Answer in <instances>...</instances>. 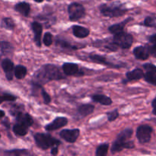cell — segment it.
<instances>
[{"instance_id":"1","label":"cell","mask_w":156,"mask_h":156,"mask_svg":"<svg viewBox=\"0 0 156 156\" xmlns=\"http://www.w3.org/2000/svg\"><path fill=\"white\" fill-rule=\"evenodd\" d=\"M66 78L57 66L54 64H45L35 72L32 82L43 86L51 81L61 80Z\"/></svg>"},{"instance_id":"2","label":"cell","mask_w":156,"mask_h":156,"mask_svg":"<svg viewBox=\"0 0 156 156\" xmlns=\"http://www.w3.org/2000/svg\"><path fill=\"white\" fill-rule=\"evenodd\" d=\"M133 133V130L131 128H126L122 130L117 135V138L113 143L111 150V153L116 154L126 149H133L135 147L133 141L129 140V139L132 137Z\"/></svg>"},{"instance_id":"3","label":"cell","mask_w":156,"mask_h":156,"mask_svg":"<svg viewBox=\"0 0 156 156\" xmlns=\"http://www.w3.org/2000/svg\"><path fill=\"white\" fill-rule=\"evenodd\" d=\"M99 10L101 14L105 17L108 18H118L123 16L128 9L123 4H101L99 6Z\"/></svg>"},{"instance_id":"4","label":"cell","mask_w":156,"mask_h":156,"mask_svg":"<svg viewBox=\"0 0 156 156\" xmlns=\"http://www.w3.org/2000/svg\"><path fill=\"white\" fill-rule=\"evenodd\" d=\"M36 146L42 150L51 149L55 146H60L61 142L49 133H37L34 136Z\"/></svg>"},{"instance_id":"5","label":"cell","mask_w":156,"mask_h":156,"mask_svg":"<svg viewBox=\"0 0 156 156\" xmlns=\"http://www.w3.org/2000/svg\"><path fill=\"white\" fill-rule=\"evenodd\" d=\"M112 41L119 47L122 49H129L133 43V37L131 34L123 31L114 34Z\"/></svg>"},{"instance_id":"6","label":"cell","mask_w":156,"mask_h":156,"mask_svg":"<svg viewBox=\"0 0 156 156\" xmlns=\"http://www.w3.org/2000/svg\"><path fill=\"white\" fill-rule=\"evenodd\" d=\"M69 18L71 21H77L85 17L86 12L82 4L78 2H72L68 6Z\"/></svg>"},{"instance_id":"7","label":"cell","mask_w":156,"mask_h":156,"mask_svg":"<svg viewBox=\"0 0 156 156\" xmlns=\"http://www.w3.org/2000/svg\"><path fill=\"white\" fill-rule=\"evenodd\" d=\"M153 129L147 124L140 125L136 129V138L140 144H146L150 142Z\"/></svg>"},{"instance_id":"8","label":"cell","mask_w":156,"mask_h":156,"mask_svg":"<svg viewBox=\"0 0 156 156\" xmlns=\"http://www.w3.org/2000/svg\"><path fill=\"white\" fill-rule=\"evenodd\" d=\"M88 59H89V60L91 62H95V63L98 64H101V65L106 66L109 67V68L120 69L126 66V64L121 63V62L120 63H115V62H111V61L108 60L107 57H105V56H102V55L91 53V54L88 55Z\"/></svg>"},{"instance_id":"9","label":"cell","mask_w":156,"mask_h":156,"mask_svg":"<svg viewBox=\"0 0 156 156\" xmlns=\"http://www.w3.org/2000/svg\"><path fill=\"white\" fill-rule=\"evenodd\" d=\"M62 69L66 76L81 77L85 75L84 72L79 69V65L74 62H64L62 66Z\"/></svg>"},{"instance_id":"10","label":"cell","mask_w":156,"mask_h":156,"mask_svg":"<svg viewBox=\"0 0 156 156\" xmlns=\"http://www.w3.org/2000/svg\"><path fill=\"white\" fill-rule=\"evenodd\" d=\"M80 135L79 129H65L61 130L59 136L69 143H74L77 141Z\"/></svg>"},{"instance_id":"11","label":"cell","mask_w":156,"mask_h":156,"mask_svg":"<svg viewBox=\"0 0 156 156\" xmlns=\"http://www.w3.org/2000/svg\"><path fill=\"white\" fill-rule=\"evenodd\" d=\"M68 124V119L65 117H57L51 122L45 126V129L47 132L57 130L64 127Z\"/></svg>"},{"instance_id":"12","label":"cell","mask_w":156,"mask_h":156,"mask_svg":"<svg viewBox=\"0 0 156 156\" xmlns=\"http://www.w3.org/2000/svg\"><path fill=\"white\" fill-rule=\"evenodd\" d=\"M93 46L94 47H98V48L101 47V48L105 49L109 52H116L119 49V47L113 42L112 39H111V41H109L108 39L96 40L93 42Z\"/></svg>"},{"instance_id":"13","label":"cell","mask_w":156,"mask_h":156,"mask_svg":"<svg viewBox=\"0 0 156 156\" xmlns=\"http://www.w3.org/2000/svg\"><path fill=\"white\" fill-rule=\"evenodd\" d=\"M30 27L34 33V41L35 44L37 47H41V37H42L43 33V25L38 21H33L30 24Z\"/></svg>"},{"instance_id":"14","label":"cell","mask_w":156,"mask_h":156,"mask_svg":"<svg viewBox=\"0 0 156 156\" xmlns=\"http://www.w3.org/2000/svg\"><path fill=\"white\" fill-rule=\"evenodd\" d=\"M2 68L5 74V77L8 81H12L13 79L14 76V69H15V66L14 62L10 59H4L2 61Z\"/></svg>"},{"instance_id":"15","label":"cell","mask_w":156,"mask_h":156,"mask_svg":"<svg viewBox=\"0 0 156 156\" xmlns=\"http://www.w3.org/2000/svg\"><path fill=\"white\" fill-rule=\"evenodd\" d=\"M144 76V73L141 69L136 68L133 69L132 71L126 72V79L122 81L123 84H126L129 82H133V81H137L143 79Z\"/></svg>"},{"instance_id":"16","label":"cell","mask_w":156,"mask_h":156,"mask_svg":"<svg viewBox=\"0 0 156 156\" xmlns=\"http://www.w3.org/2000/svg\"><path fill=\"white\" fill-rule=\"evenodd\" d=\"M133 53L136 59H140V60H146L149 59V56H150L149 47L146 46L136 47L133 50Z\"/></svg>"},{"instance_id":"17","label":"cell","mask_w":156,"mask_h":156,"mask_svg":"<svg viewBox=\"0 0 156 156\" xmlns=\"http://www.w3.org/2000/svg\"><path fill=\"white\" fill-rule=\"evenodd\" d=\"M72 31H73V35L76 37L79 38V39H83V38L87 37L90 34V30L87 27H83L80 25H73L72 26Z\"/></svg>"},{"instance_id":"18","label":"cell","mask_w":156,"mask_h":156,"mask_svg":"<svg viewBox=\"0 0 156 156\" xmlns=\"http://www.w3.org/2000/svg\"><path fill=\"white\" fill-rule=\"evenodd\" d=\"M94 106L91 104H82L77 108V114L81 118L87 117L92 114L94 111Z\"/></svg>"},{"instance_id":"19","label":"cell","mask_w":156,"mask_h":156,"mask_svg":"<svg viewBox=\"0 0 156 156\" xmlns=\"http://www.w3.org/2000/svg\"><path fill=\"white\" fill-rule=\"evenodd\" d=\"M91 98L93 101L98 103L104 106H109L113 104L112 99L108 96L102 94H94L91 96Z\"/></svg>"},{"instance_id":"20","label":"cell","mask_w":156,"mask_h":156,"mask_svg":"<svg viewBox=\"0 0 156 156\" xmlns=\"http://www.w3.org/2000/svg\"><path fill=\"white\" fill-rule=\"evenodd\" d=\"M132 18H127L126 19L123 20V21L120 23H117V24H112V25L108 27V30H109L110 33H111L112 34H116L117 33H120V32L123 31L125 28V26L128 24L130 21H132Z\"/></svg>"},{"instance_id":"21","label":"cell","mask_w":156,"mask_h":156,"mask_svg":"<svg viewBox=\"0 0 156 156\" xmlns=\"http://www.w3.org/2000/svg\"><path fill=\"white\" fill-rule=\"evenodd\" d=\"M15 10L24 17H28L30 13V5L26 2H20L15 5Z\"/></svg>"},{"instance_id":"22","label":"cell","mask_w":156,"mask_h":156,"mask_svg":"<svg viewBox=\"0 0 156 156\" xmlns=\"http://www.w3.org/2000/svg\"><path fill=\"white\" fill-rule=\"evenodd\" d=\"M14 51V47L8 41H0V59L6 56H10Z\"/></svg>"},{"instance_id":"23","label":"cell","mask_w":156,"mask_h":156,"mask_svg":"<svg viewBox=\"0 0 156 156\" xmlns=\"http://www.w3.org/2000/svg\"><path fill=\"white\" fill-rule=\"evenodd\" d=\"M56 45L57 47H60V48L63 49V50H78V49L82 48V47H79V45H74V44H71L66 40L59 37H57V39H56Z\"/></svg>"},{"instance_id":"24","label":"cell","mask_w":156,"mask_h":156,"mask_svg":"<svg viewBox=\"0 0 156 156\" xmlns=\"http://www.w3.org/2000/svg\"><path fill=\"white\" fill-rule=\"evenodd\" d=\"M28 129L29 127L20 123H15L13 126V128H12L13 133L18 136H26L28 133Z\"/></svg>"},{"instance_id":"25","label":"cell","mask_w":156,"mask_h":156,"mask_svg":"<svg viewBox=\"0 0 156 156\" xmlns=\"http://www.w3.org/2000/svg\"><path fill=\"white\" fill-rule=\"evenodd\" d=\"M27 74V69L23 65H17L14 69V76L18 79H23Z\"/></svg>"},{"instance_id":"26","label":"cell","mask_w":156,"mask_h":156,"mask_svg":"<svg viewBox=\"0 0 156 156\" xmlns=\"http://www.w3.org/2000/svg\"><path fill=\"white\" fill-rule=\"evenodd\" d=\"M5 155H13V156H24L30 155V152L27 149H11V150L5 151Z\"/></svg>"},{"instance_id":"27","label":"cell","mask_w":156,"mask_h":156,"mask_svg":"<svg viewBox=\"0 0 156 156\" xmlns=\"http://www.w3.org/2000/svg\"><path fill=\"white\" fill-rule=\"evenodd\" d=\"M2 25L4 28L9 30H14L15 27H16V24H15L14 20L12 18H9V17L2 18Z\"/></svg>"},{"instance_id":"28","label":"cell","mask_w":156,"mask_h":156,"mask_svg":"<svg viewBox=\"0 0 156 156\" xmlns=\"http://www.w3.org/2000/svg\"><path fill=\"white\" fill-rule=\"evenodd\" d=\"M109 143H102V144L99 145L97 147L95 151V155L96 156H105L108 155V149H109Z\"/></svg>"},{"instance_id":"29","label":"cell","mask_w":156,"mask_h":156,"mask_svg":"<svg viewBox=\"0 0 156 156\" xmlns=\"http://www.w3.org/2000/svg\"><path fill=\"white\" fill-rule=\"evenodd\" d=\"M143 79L149 84L156 86V73L152 71H147L146 73H144Z\"/></svg>"},{"instance_id":"30","label":"cell","mask_w":156,"mask_h":156,"mask_svg":"<svg viewBox=\"0 0 156 156\" xmlns=\"http://www.w3.org/2000/svg\"><path fill=\"white\" fill-rule=\"evenodd\" d=\"M149 41L151 44L150 46H148L150 55L156 57V34L149 36Z\"/></svg>"},{"instance_id":"31","label":"cell","mask_w":156,"mask_h":156,"mask_svg":"<svg viewBox=\"0 0 156 156\" xmlns=\"http://www.w3.org/2000/svg\"><path fill=\"white\" fill-rule=\"evenodd\" d=\"M43 43L46 47H50L53 43V34L50 32H46L43 37Z\"/></svg>"},{"instance_id":"32","label":"cell","mask_w":156,"mask_h":156,"mask_svg":"<svg viewBox=\"0 0 156 156\" xmlns=\"http://www.w3.org/2000/svg\"><path fill=\"white\" fill-rule=\"evenodd\" d=\"M106 115L108 121L113 122L118 118L119 116H120V114H119L118 109H114L113 110V111H109V112L107 113Z\"/></svg>"},{"instance_id":"33","label":"cell","mask_w":156,"mask_h":156,"mask_svg":"<svg viewBox=\"0 0 156 156\" xmlns=\"http://www.w3.org/2000/svg\"><path fill=\"white\" fill-rule=\"evenodd\" d=\"M17 100L16 96L13 95L12 94H8L5 93L2 95H0V105L4 101H15Z\"/></svg>"},{"instance_id":"34","label":"cell","mask_w":156,"mask_h":156,"mask_svg":"<svg viewBox=\"0 0 156 156\" xmlns=\"http://www.w3.org/2000/svg\"><path fill=\"white\" fill-rule=\"evenodd\" d=\"M143 24L148 27H156L155 19L151 16H147L143 21Z\"/></svg>"},{"instance_id":"35","label":"cell","mask_w":156,"mask_h":156,"mask_svg":"<svg viewBox=\"0 0 156 156\" xmlns=\"http://www.w3.org/2000/svg\"><path fill=\"white\" fill-rule=\"evenodd\" d=\"M41 96L44 100V103L45 105H49L51 102V98H50V94L45 91L43 88H41Z\"/></svg>"},{"instance_id":"36","label":"cell","mask_w":156,"mask_h":156,"mask_svg":"<svg viewBox=\"0 0 156 156\" xmlns=\"http://www.w3.org/2000/svg\"><path fill=\"white\" fill-rule=\"evenodd\" d=\"M143 68L146 70V71H152L153 73H156V66L152 63H146L143 65Z\"/></svg>"},{"instance_id":"37","label":"cell","mask_w":156,"mask_h":156,"mask_svg":"<svg viewBox=\"0 0 156 156\" xmlns=\"http://www.w3.org/2000/svg\"><path fill=\"white\" fill-rule=\"evenodd\" d=\"M59 146H55L51 148V151H50V154L52 155H57L58 153H59V149H58Z\"/></svg>"},{"instance_id":"38","label":"cell","mask_w":156,"mask_h":156,"mask_svg":"<svg viewBox=\"0 0 156 156\" xmlns=\"http://www.w3.org/2000/svg\"><path fill=\"white\" fill-rule=\"evenodd\" d=\"M152 114L156 116V98L152 100Z\"/></svg>"},{"instance_id":"39","label":"cell","mask_w":156,"mask_h":156,"mask_svg":"<svg viewBox=\"0 0 156 156\" xmlns=\"http://www.w3.org/2000/svg\"><path fill=\"white\" fill-rule=\"evenodd\" d=\"M5 115V111H3L2 110H0V118H2V117H4Z\"/></svg>"},{"instance_id":"40","label":"cell","mask_w":156,"mask_h":156,"mask_svg":"<svg viewBox=\"0 0 156 156\" xmlns=\"http://www.w3.org/2000/svg\"><path fill=\"white\" fill-rule=\"evenodd\" d=\"M35 2H37V3H41L44 1V0H34Z\"/></svg>"},{"instance_id":"41","label":"cell","mask_w":156,"mask_h":156,"mask_svg":"<svg viewBox=\"0 0 156 156\" xmlns=\"http://www.w3.org/2000/svg\"><path fill=\"white\" fill-rule=\"evenodd\" d=\"M108 1H111V0H108Z\"/></svg>"},{"instance_id":"42","label":"cell","mask_w":156,"mask_h":156,"mask_svg":"<svg viewBox=\"0 0 156 156\" xmlns=\"http://www.w3.org/2000/svg\"><path fill=\"white\" fill-rule=\"evenodd\" d=\"M0 137H1V134H0Z\"/></svg>"}]
</instances>
